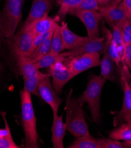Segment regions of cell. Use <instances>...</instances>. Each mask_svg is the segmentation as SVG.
I'll return each mask as SVG.
<instances>
[{"mask_svg": "<svg viewBox=\"0 0 131 148\" xmlns=\"http://www.w3.org/2000/svg\"><path fill=\"white\" fill-rule=\"evenodd\" d=\"M122 37L124 45L131 43V18H127L122 27Z\"/></svg>", "mask_w": 131, "mask_h": 148, "instance_id": "f546056e", "label": "cell"}, {"mask_svg": "<svg viewBox=\"0 0 131 148\" xmlns=\"http://www.w3.org/2000/svg\"><path fill=\"white\" fill-rule=\"evenodd\" d=\"M106 80L102 76H90L86 90L77 100L80 105L87 103L93 122L99 124L101 121L100 97Z\"/></svg>", "mask_w": 131, "mask_h": 148, "instance_id": "3957f363", "label": "cell"}, {"mask_svg": "<svg viewBox=\"0 0 131 148\" xmlns=\"http://www.w3.org/2000/svg\"><path fill=\"white\" fill-rule=\"evenodd\" d=\"M66 58L62 53L58 54H53L49 53L34 64L35 67L38 70H40L44 68H49L57 62H64Z\"/></svg>", "mask_w": 131, "mask_h": 148, "instance_id": "7402d4cb", "label": "cell"}, {"mask_svg": "<svg viewBox=\"0 0 131 148\" xmlns=\"http://www.w3.org/2000/svg\"><path fill=\"white\" fill-rule=\"evenodd\" d=\"M11 53L15 57L19 72L23 79L35 76L40 73L27 56L18 51H14Z\"/></svg>", "mask_w": 131, "mask_h": 148, "instance_id": "9a60e30c", "label": "cell"}, {"mask_svg": "<svg viewBox=\"0 0 131 148\" xmlns=\"http://www.w3.org/2000/svg\"><path fill=\"white\" fill-rule=\"evenodd\" d=\"M127 18H131V0H122Z\"/></svg>", "mask_w": 131, "mask_h": 148, "instance_id": "d590c367", "label": "cell"}, {"mask_svg": "<svg viewBox=\"0 0 131 148\" xmlns=\"http://www.w3.org/2000/svg\"><path fill=\"white\" fill-rule=\"evenodd\" d=\"M99 11L112 27L118 24H123L127 18L122 1L111 6L100 7Z\"/></svg>", "mask_w": 131, "mask_h": 148, "instance_id": "4fadbf2b", "label": "cell"}, {"mask_svg": "<svg viewBox=\"0 0 131 148\" xmlns=\"http://www.w3.org/2000/svg\"><path fill=\"white\" fill-rule=\"evenodd\" d=\"M122 145L124 147L131 148V140H125L122 142Z\"/></svg>", "mask_w": 131, "mask_h": 148, "instance_id": "8d00e7d4", "label": "cell"}, {"mask_svg": "<svg viewBox=\"0 0 131 148\" xmlns=\"http://www.w3.org/2000/svg\"><path fill=\"white\" fill-rule=\"evenodd\" d=\"M100 148H124L122 143L119 140L111 138L98 139Z\"/></svg>", "mask_w": 131, "mask_h": 148, "instance_id": "f1b7e54d", "label": "cell"}, {"mask_svg": "<svg viewBox=\"0 0 131 148\" xmlns=\"http://www.w3.org/2000/svg\"><path fill=\"white\" fill-rule=\"evenodd\" d=\"M53 34V33H52ZM52 34L41 44L34 51V52L28 56V57L33 63H35L40 60L44 56L50 52L51 50V39Z\"/></svg>", "mask_w": 131, "mask_h": 148, "instance_id": "cb8c5ba5", "label": "cell"}, {"mask_svg": "<svg viewBox=\"0 0 131 148\" xmlns=\"http://www.w3.org/2000/svg\"><path fill=\"white\" fill-rule=\"evenodd\" d=\"M48 14H46L30 28L36 36L52 31L54 25L59 21V18L57 17L53 18L49 17Z\"/></svg>", "mask_w": 131, "mask_h": 148, "instance_id": "ac0fdd59", "label": "cell"}, {"mask_svg": "<svg viewBox=\"0 0 131 148\" xmlns=\"http://www.w3.org/2000/svg\"><path fill=\"white\" fill-rule=\"evenodd\" d=\"M100 66L101 68L100 76L106 80L115 82L118 67L106 53L100 60Z\"/></svg>", "mask_w": 131, "mask_h": 148, "instance_id": "e0dca14e", "label": "cell"}, {"mask_svg": "<svg viewBox=\"0 0 131 148\" xmlns=\"http://www.w3.org/2000/svg\"><path fill=\"white\" fill-rule=\"evenodd\" d=\"M56 3L60 5L59 15L64 16L69 11L79 4L83 0H55Z\"/></svg>", "mask_w": 131, "mask_h": 148, "instance_id": "83f0119b", "label": "cell"}, {"mask_svg": "<svg viewBox=\"0 0 131 148\" xmlns=\"http://www.w3.org/2000/svg\"><path fill=\"white\" fill-rule=\"evenodd\" d=\"M71 93L72 90L68 95L65 106L66 130L76 138L89 135L91 134L82 105L77 99L71 96Z\"/></svg>", "mask_w": 131, "mask_h": 148, "instance_id": "277c9868", "label": "cell"}, {"mask_svg": "<svg viewBox=\"0 0 131 148\" xmlns=\"http://www.w3.org/2000/svg\"><path fill=\"white\" fill-rule=\"evenodd\" d=\"M63 63L76 77L89 69L99 66L100 54L85 53L75 57H67Z\"/></svg>", "mask_w": 131, "mask_h": 148, "instance_id": "5b68a950", "label": "cell"}, {"mask_svg": "<svg viewBox=\"0 0 131 148\" xmlns=\"http://www.w3.org/2000/svg\"><path fill=\"white\" fill-rule=\"evenodd\" d=\"M36 36L32 29L21 28L9 40V47L11 52L18 51L27 56L32 53L33 41Z\"/></svg>", "mask_w": 131, "mask_h": 148, "instance_id": "52a82bcc", "label": "cell"}, {"mask_svg": "<svg viewBox=\"0 0 131 148\" xmlns=\"http://www.w3.org/2000/svg\"><path fill=\"white\" fill-rule=\"evenodd\" d=\"M38 91L40 96L51 108L53 115L58 114L59 107L63 102V100L58 96L54 88L50 75L40 82Z\"/></svg>", "mask_w": 131, "mask_h": 148, "instance_id": "ba28073f", "label": "cell"}, {"mask_svg": "<svg viewBox=\"0 0 131 148\" xmlns=\"http://www.w3.org/2000/svg\"><path fill=\"white\" fill-rule=\"evenodd\" d=\"M54 29V28H53ZM53 32V29L52 31L46 33L45 34H39L38 36H36L34 38V41H33V49H32V53L34 52V51L44 41H45L52 33Z\"/></svg>", "mask_w": 131, "mask_h": 148, "instance_id": "1f68e13d", "label": "cell"}, {"mask_svg": "<svg viewBox=\"0 0 131 148\" xmlns=\"http://www.w3.org/2000/svg\"><path fill=\"white\" fill-rule=\"evenodd\" d=\"M102 30L104 33V37L107 42L106 53L112 59L120 70V64L121 63H122V59L118 53L117 47H116L115 43L112 40V33H110V31L108 30V29L105 27H104V28H103Z\"/></svg>", "mask_w": 131, "mask_h": 148, "instance_id": "d6986e66", "label": "cell"}, {"mask_svg": "<svg viewBox=\"0 0 131 148\" xmlns=\"http://www.w3.org/2000/svg\"><path fill=\"white\" fill-rule=\"evenodd\" d=\"M1 113L4 122L5 123V128L4 129H0V138H6L10 140H13L11 134V130L9 127V125L8 124L7 119H6V113L4 112H1Z\"/></svg>", "mask_w": 131, "mask_h": 148, "instance_id": "4dcf8cb0", "label": "cell"}, {"mask_svg": "<svg viewBox=\"0 0 131 148\" xmlns=\"http://www.w3.org/2000/svg\"><path fill=\"white\" fill-rule=\"evenodd\" d=\"M53 0H33L32 5L22 28H30L52 8Z\"/></svg>", "mask_w": 131, "mask_h": 148, "instance_id": "7c38bea8", "label": "cell"}, {"mask_svg": "<svg viewBox=\"0 0 131 148\" xmlns=\"http://www.w3.org/2000/svg\"><path fill=\"white\" fill-rule=\"evenodd\" d=\"M78 17L85 26L89 40L100 38L99 25L104 18L99 11H75L71 13Z\"/></svg>", "mask_w": 131, "mask_h": 148, "instance_id": "8992f818", "label": "cell"}, {"mask_svg": "<svg viewBox=\"0 0 131 148\" xmlns=\"http://www.w3.org/2000/svg\"><path fill=\"white\" fill-rule=\"evenodd\" d=\"M23 0H5L0 11V49L5 40L15 34L21 20Z\"/></svg>", "mask_w": 131, "mask_h": 148, "instance_id": "6da1fadb", "label": "cell"}, {"mask_svg": "<svg viewBox=\"0 0 131 148\" xmlns=\"http://www.w3.org/2000/svg\"><path fill=\"white\" fill-rule=\"evenodd\" d=\"M49 75V73H43L40 72L38 75L35 76L23 79L24 81V90L27 91L33 95L40 96L38 91V84L43 78Z\"/></svg>", "mask_w": 131, "mask_h": 148, "instance_id": "44dd1931", "label": "cell"}, {"mask_svg": "<svg viewBox=\"0 0 131 148\" xmlns=\"http://www.w3.org/2000/svg\"><path fill=\"white\" fill-rule=\"evenodd\" d=\"M97 1L100 7H105L118 4L122 0H97Z\"/></svg>", "mask_w": 131, "mask_h": 148, "instance_id": "e575fe53", "label": "cell"}, {"mask_svg": "<svg viewBox=\"0 0 131 148\" xmlns=\"http://www.w3.org/2000/svg\"><path fill=\"white\" fill-rule=\"evenodd\" d=\"M122 83L124 92L122 107L119 111L111 112L113 115V123L115 127L126 122L131 116V88L128 79H125Z\"/></svg>", "mask_w": 131, "mask_h": 148, "instance_id": "30bf717a", "label": "cell"}, {"mask_svg": "<svg viewBox=\"0 0 131 148\" xmlns=\"http://www.w3.org/2000/svg\"><path fill=\"white\" fill-rule=\"evenodd\" d=\"M123 24H118L112 27L113 28V31L112 32V40L115 43L116 47H117L118 53L122 59V62L123 61L125 49V45L123 40L122 32Z\"/></svg>", "mask_w": 131, "mask_h": 148, "instance_id": "484cf974", "label": "cell"}, {"mask_svg": "<svg viewBox=\"0 0 131 148\" xmlns=\"http://www.w3.org/2000/svg\"><path fill=\"white\" fill-rule=\"evenodd\" d=\"M21 119L25 134V147H38L37 119L35 116L31 94L25 90L20 91Z\"/></svg>", "mask_w": 131, "mask_h": 148, "instance_id": "7a4b0ae2", "label": "cell"}, {"mask_svg": "<svg viewBox=\"0 0 131 148\" xmlns=\"http://www.w3.org/2000/svg\"><path fill=\"white\" fill-rule=\"evenodd\" d=\"M129 86H130V88H131V79H130V82H129Z\"/></svg>", "mask_w": 131, "mask_h": 148, "instance_id": "f35d334b", "label": "cell"}, {"mask_svg": "<svg viewBox=\"0 0 131 148\" xmlns=\"http://www.w3.org/2000/svg\"><path fill=\"white\" fill-rule=\"evenodd\" d=\"M48 73L52 78L53 86L57 94L61 93L64 85L75 77L63 62H57L50 67Z\"/></svg>", "mask_w": 131, "mask_h": 148, "instance_id": "9c48e42d", "label": "cell"}, {"mask_svg": "<svg viewBox=\"0 0 131 148\" xmlns=\"http://www.w3.org/2000/svg\"><path fill=\"white\" fill-rule=\"evenodd\" d=\"M1 64H0V70H1Z\"/></svg>", "mask_w": 131, "mask_h": 148, "instance_id": "ab89813d", "label": "cell"}, {"mask_svg": "<svg viewBox=\"0 0 131 148\" xmlns=\"http://www.w3.org/2000/svg\"><path fill=\"white\" fill-rule=\"evenodd\" d=\"M109 138L117 140H131V125L125 122L111 131Z\"/></svg>", "mask_w": 131, "mask_h": 148, "instance_id": "603a6c76", "label": "cell"}, {"mask_svg": "<svg viewBox=\"0 0 131 148\" xmlns=\"http://www.w3.org/2000/svg\"><path fill=\"white\" fill-rule=\"evenodd\" d=\"M66 127L63 122V115L58 114L53 115V122L51 130V142L53 147L63 148V139L65 135Z\"/></svg>", "mask_w": 131, "mask_h": 148, "instance_id": "2e32d148", "label": "cell"}, {"mask_svg": "<svg viewBox=\"0 0 131 148\" xmlns=\"http://www.w3.org/2000/svg\"><path fill=\"white\" fill-rule=\"evenodd\" d=\"M1 1V0H0V1Z\"/></svg>", "mask_w": 131, "mask_h": 148, "instance_id": "60d3db41", "label": "cell"}, {"mask_svg": "<svg viewBox=\"0 0 131 148\" xmlns=\"http://www.w3.org/2000/svg\"><path fill=\"white\" fill-rule=\"evenodd\" d=\"M100 8L97 0H83V1L73 8L71 9L68 14L75 11H99Z\"/></svg>", "mask_w": 131, "mask_h": 148, "instance_id": "4316f807", "label": "cell"}, {"mask_svg": "<svg viewBox=\"0 0 131 148\" xmlns=\"http://www.w3.org/2000/svg\"><path fill=\"white\" fill-rule=\"evenodd\" d=\"M126 122L127 123H128L129 124H130V125H131V116L130 117V118H129V119L126 121Z\"/></svg>", "mask_w": 131, "mask_h": 148, "instance_id": "74e56055", "label": "cell"}, {"mask_svg": "<svg viewBox=\"0 0 131 148\" xmlns=\"http://www.w3.org/2000/svg\"><path fill=\"white\" fill-rule=\"evenodd\" d=\"M68 147L70 148H100L98 139H95L91 135L77 138Z\"/></svg>", "mask_w": 131, "mask_h": 148, "instance_id": "d4e9b609", "label": "cell"}, {"mask_svg": "<svg viewBox=\"0 0 131 148\" xmlns=\"http://www.w3.org/2000/svg\"><path fill=\"white\" fill-rule=\"evenodd\" d=\"M60 28L64 47L68 51L75 50L82 46L89 40L87 36H80L71 31L65 22L61 23Z\"/></svg>", "mask_w": 131, "mask_h": 148, "instance_id": "5bb4252c", "label": "cell"}, {"mask_svg": "<svg viewBox=\"0 0 131 148\" xmlns=\"http://www.w3.org/2000/svg\"><path fill=\"white\" fill-rule=\"evenodd\" d=\"M65 50L63 37L61 32L60 25L56 23L54 27L53 32L51 39V53L58 54Z\"/></svg>", "mask_w": 131, "mask_h": 148, "instance_id": "ffe728a7", "label": "cell"}, {"mask_svg": "<svg viewBox=\"0 0 131 148\" xmlns=\"http://www.w3.org/2000/svg\"><path fill=\"white\" fill-rule=\"evenodd\" d=\"M14 140L0 138V148H19Z\"/></svg>", "mask_w": 131, "mask_h": 148, "instance_id": "836d02e7", "label": "cell"}, {"mask_svg": "<svg viewBox=\"0 0 131 148\" xmlns=\"http://www.w3.org/2000/svg\"><path fill=\"white\" fill-rule=\"evenodd\" d=\"M107 42L105 37H100L93 40H89L82 46L73 50L62 53L66 57H71L85 53H106Z\"/></svg>", "mask_w": 131, "mask_h": 148, "instance_id": "8fae6325", "label": "cell"}, {"mask_svg": "<svg viewBox=\"0 0 131 148\" xmlns=\"http://www.w3.org/2000/svg\"><path fill=\"white\" fill-rule=\"evenodd\" d=\"M122 64H125L131 70V43L125 46Z\"/></svg>", "mask_w": 131, "mask_h": 148, "instance_id": "d6a6232c", "label": "cell"}]
</instances>
